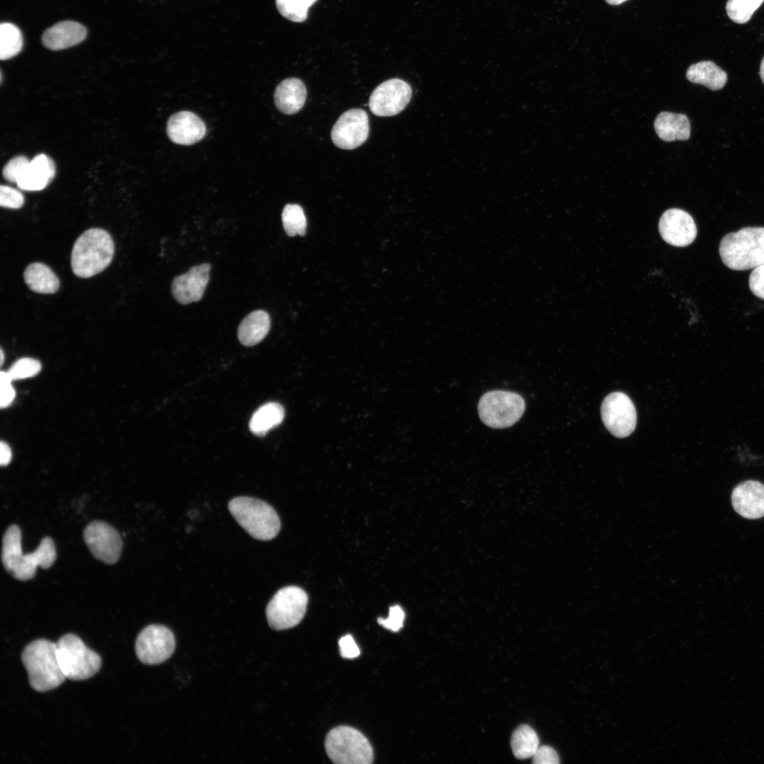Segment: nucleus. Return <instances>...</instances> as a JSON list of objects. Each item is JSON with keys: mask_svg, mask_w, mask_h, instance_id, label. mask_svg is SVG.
<instances>
[{"mask_svg": "<svg viewBox=\"0 0 764 764\" xmlns=\"http://www.w3.org/2000/svg\"><path fill=\"white\" fill-rule=\"evenodd\" d=\"M56 560L53 540L49 537L42 539L32 552L24 554L21 550V533L16 525L10 526L2 540L1 562L5 569L15 579L26 581L35 575L36 568L47 569Z\"/></svg>", "mask_w": 764, "mask_h": 764, "instance_id": "obj_1", "label": "nucleus"}, {"mask_svg": "<svg viewBox=\"0 0 764 764\" xmlns=\"http://www.w3.org/2000/svg\"><path fill=\"white\" fill-rule=\"evenodd\" d=\"M114 252V242L108 232L98 228L88 229L74 244L71 255L72 271L79 277H91L108 267Z\"/></svg>", "mask_w": 764, "mask_h": 764, "instance_id": "obj_2", "label": "nucleus"}, {"mask_svg": "<svg viewBox=\"0 0 764 764\" xmlns=\"http://www.w3.org/2000/svg\"><path fill=\"white\" fill-rule=\"evenodd\" d=\"M22 663L31 688L46 692L60 685L66 677L60 667L56 643L45 639L33 641L23 649Z\"/></svg>", "mask_w": 764, "mask_h": 764, "instance_id": "obj_3", "label": "nucleus"}, {"mask_svg": "<svg viewBox=\"0 0 764 764\" xmlns=\"http://www.w3.org/2000/svg\"><path fill=\"white\" fill-rule=\"evenodd\" d=\"M719 253L731 270H746L764 264V227H744L725 235Z\"/></svg>", "mask_w": 764, "mask_h": 764, "instance_id": "obj_4", "label": "nucleus"}, {"mask_svg": "<svg viewBox=\"0 0 764 764\" xmlns=\"http://www.w3.org/2000/svg\"><path fill=\"white\" fill-rule=\"evenodd\" d=\"M228 509L238 523L253 538L260 540L273 539L280 530V520L267 503L248 497L231 499Z\"/></svg>", "mask_w": 764, "mask_h": 764, "instance_id": "obj_5", "label": "nucleus"}, {"mask_svg": "<svg viewBox=\"0 0 764 764\" xmlns=\"http://www.w3.org/2000/svg\"><path fill=\"white\" fill-rule=\"evenodd\" d=\"M56 646L57 659L66 678L83 681L92 677L100 670V656L88 648L76 635H63Z\"/></svg>", "mask_w": 764, "mask_h": 764, "instance_id": "obj_6", "label": "nucleus"}, {"mask_svg": "<svg viewBox=\"0 0 764 764\" xmlns=\"http://www.w3.org/2000/svg\"><path fill=\"white\" fill-rule=\"evenodd\" d=\"M328 756L337 764H370L374 751L369 740L358 730L347 726L332 729L327 735Z\"/></svg>", "mask_w": 764, "mask_h": 764, "instance_id": "obj_7", "label": "nucleus"}, {"mask_svg": "<svg viewBox=\"0 0 764 764\" xmlns=\"http://www.w3.org/2000/svg\"><path fill=\"white\" fill-rule=\"evenodd\" d=\"M478 409L483 423L492 428L502 429L513 425L521 418L525 410V402L516 393L492 390L482 396Z\"/></svg>", "mask_w": 764, "mask_h": 764, "instance_id": "obj_8", "label": "nucleus"}, {"mask_svg": "<svg viewBox=\"0 0 764 764\" xmlns=\"http://www.w3.org/2000/svg\"><path fill=\"white\" fill-rule=\"evenodd\" d=\"M308 596L300 587L288 586L279 589L272 598L266 608V617L270 627L282 630L297 625L304 617Z\"/></svg>", "mask_w": 764, "mask_h": 764, "instance_id": "obj_9", "label": "nucleus"}, {"mask_svg": "<svg viewBox=\"0 0 764 764\" xmlns=\"http://www.w3.org/2000/svg\"><path fill=\"white\" fill-rule=\"evenodd\" d=\"M175 647L170 630L161 625H150L138 635L135 652L138 659L147 665L161 664L169 659Z\"/></svg>", "mask_w": 764, "mask_h": 764, "instance_id": "obj_10", "label": "nucleus"}, {"mask_svg": "<svg viewBox=\"0 0 764 764\" xmlns=\"http://www.w3.org/2000/svg\"><path fill=\"white\" fill-rule=\"evenodd\" d=\"M603 422L615 436L625 438L631 434L637 424L633 403L624 393L613 392L603 400L601 407Z\"/></svg>", "mask_w": 764, "mask_h": 764, "instance_id": "obj_11", "label": "nucleus"}, {"mask_svg": "<svg viewBox=\"0 0 764 764\" xmlns=\"http://www.w3.org/2000/svg\"><path fill=\"white\" fill-rule=\"evenodd\" d=\"M411 97L412 88L407 82L400 79H388L371 93L369 109L377 116H393L405 109Z\"/></svg>", "mask_w": 764, "mask_h": 764, "instance_id": "obj_12", "label": "nucleus"}, {"mask_svg": "<svg viewBox=\"0 0 764 764\" xmlns=\"http://www.w3.org/2000/svg\"><path fill=\"white\" fill-rule=\"evenodd\" d=\"M84 541L93 555L106 564H114L120 558L122 541L113 527L103 521L90 523L83 532Z\"/></svg>", "mask_w": 764, "mask_h": 764, "instance_id": "obj_13", "label": "nucleus"}, {"mask_svg": "<svg viewBox=\"0 0 764 764\" xmlns=\"http://www.w3.org/2000/svg\"><path fill=\"white\" fill-rule=\"evenodd\" d=\"M369 133V117L360 108L350 109L342 113L331 131L333 144L342 149H354L361 145Z\"/></svg>", "mask_w": 764, "mask_h": 764, "instance_id": "obj_14", "label": "nucleus"}, {"mask_svg": "<svg viewBox=\"0 0 764 764\" xmlns=\"http://www.w3.org/2000/svg\"><path fill=\"white\" fill-rule=\"evenodd\" d=\"M659 230L666 243L676 247L690 245L697 236V228L693 217L680 209L665 211L659 219Z\"/></svg>", "mask_w": 764, "mask_h": 764, "instance_id": "obj_15", "label": "nucleus"}, {"mask_svg": "<svg viewBox=\"0 0 764 764\" xmlns=\"http://www.w3.org/2000/svg\"><path fill=\"white\" fill-rule=\"evenodd\" d=\"M210 269L209 263H202L175 277L171 284L174 299L183 305L199 301L209 282Z\"/></svg>", "mask_w": 764, "mask_h": 764, "instance_id": "obj_16", "label": "nucleus"}, {"mask_svg": "<svg viewBox=\"0 0 764 764\" xmlns=\"http://www.w3.org/2000/svg\"><path fill=\"white\" fill-rule=\"evenodd\" d=\"M169 139L181 145H191L203 139L206 134L204 122L195 113L181 111L172 115L167 122Z\"/></svg>", "mask_w": 764, "mask_h": 764, "instance_id": "obj_17", "label": "nucleus"}, {"mask_svg": "<svg viewBox=\"0 0 764 764\" xmlns=\"http://www.w3.org/2000/svg\"><path fill=\"white\" fill-rule=\"evenodd\" d=\"M732 505L742 516L755 519L764 516V485L748 480L738 485L731 494Z\"/></svg>", "mask_w": 764, "mask_h": 764, "instance_id": "obj_18", "label": "nucleus"}, {"mask_svg": "<svg viewBox=\"0 0 764 764\" xmlns=\"http://www.w3.org/2000/svg\"><path fill=\"white\" fill-rule=\"evenodd\" d=\"M86 28L81 23L64 21L55 23L42 34L43 45L51 50L66 49L79 44L86 37Z\"/></svg>", "mask_w": 764, "mask_h": 764, "instance_id": "obj_19", "label": "nucleus"}, {"mask_svg": "<svg viewBox=\"0 0 764 764\" xmlns=\"http://www.w3.org/2000/svg\"><path fill=\"white\" fill-rule=\"evenodd\" d=\"M55 172L52 159L44 154H38L30 161L16 184L23 190H41L52 181Z\"/></svg>", "mask_w": 764, "mask_h": 764, "instance_id": "obj_20", "label": "nucleus"}, {"mask_svg": "<svg viewBox=\"0 0 764 764\" xmlns=\"http://www.w3.org/2000/svg\"><path fill=\"white\" fill-rule=\"evenodd\" d=\"M306 99V88L303 82L296 78L282 81L276 88L274 100L277 109L286 115L299 112Z\"/></svg>", "mask_w": 764, "mask_h": 764, "instance_id": "obj_21", "label": "nucleus"}, {"mask_svg": "<svg viewBox=\"0 0 764 764\" xmlns=\"http://www.w3.org/2000/svg\"><path fill=\"white\" fill-rule=\"evenodd\" d=\"M654 126L656 134L663 141L687 140L690 138V121L685 115L660 112L654 120Z\"/></svg>", "mask_w": 764, "mask_h": 764, "instance_id": "obj_22", "label": "nucleus"}, {"mask_svg": "<svg viewBox=\"0 0 764 764\" xmlns=\"http://www.w3.org/2000/svg\"><path fill=\"white\" fill-rule=\"evenodd\" d=\"M270 325V315L265 311H254L240 323L238 328V340L245 346L255 345L267 335Z\"/></svg>", "mask_w": 764, "mask_h": 764, "instance_id": "obj_23", "label": "nucleus"}, {"mask_svg": "<svg viewBox=\"0 0 764 764\" xmlns=\"http://www.w3.org/2000/svg\"><path fill=\"white\" fill-rule=\"evenodd\" d=\"M23 279L29 289L38 294H54L59 288V280L45 264L33 262L26 267Z\"/></svg>", "mask_w": 764, "mask_h": 764, "instance_id": "obj_24", "label": "nucleus"}, {"mask_svg": "<svg viewBox=\"0 0 764 764\" xmlns=\"http://www.w3.org/2000/svg\"><path fill=\"white\" fill-rule=\"evenodd\" d=\"M686 78L692 83L702 84L710 90L722 89L727 81V74L712 61H702L689 66Z\"/></svg>", "mask_w": 764, "mask_h": 764, "instance_id": "obj_25", "label": "nucleus"}, {"mask_svg": "<svg viewBox=\"0 0 764 764\" xmlns=\"http://www.w3.org/2000/svg\"><path fill=\"white\" fill-rule=\"evenodd\" d=\"M284 417V410L280 404L268 403L254 412L249 422V428L254 434L262 436L278 426Z\"/></svg>", "mask_w": 764, "mask_h": 764, "instance_id": "obj_26", "label": "nucleus"}, {"mask_svg": "<svg viewBox=\"0 0 764 764\" xmlns=\"http://www.w3.org/2000/svg\"><path fill=\"white\" fill-rule=\"evenodd\" d=\"M511 746L514 755L519 759L533 757L539 747V739L536 731L528 725L519 726L513 732Z\"/></svg>", "mask_w": 764, "mask_h": 764, "instance_id": "obj_27", "label": "nucleus"}, {"mask_svg": "<svg viewBox=\"0 0 764 764\" xmlns=\"http://www.w3.org/2000/svg\"><path fill=\"white\" fill-rule=\"evenodd\" d=\"M23 37L20 29L13 23L0 25V59L6 60L17 55L22 50Z\"/></svg>", "mask_w": 764, "mask_h": 764, "instance_id": "obj_28", "label": "nucleus"}, {"mask_svg": "<svg viewBox=\"0 0 764 764\" xmlns=\"http://www.w3.org/2000/svg\"><path fill=\"white\" fill-rule=\"evenodd\" d=\"M284 229L289 236H303L306 230V218L302 207L296 204L285 205L282 214Z\"/></svg>", "mask_w": 764, "mask_h": 764, "instance_id": "obj_29", "label": "nucleus"}, {"mask_svg": "<svg viewBox=\"0 0 764 764\" xmlns=\"http://www.w3.org/2000/svg\"><path fill=\"white\" fill-rule=\"evenodd\" d=\"M764 0H728L726 11L731 21L737 23H747Z\"/></svg>", "mask_w": 764, "mask_h": 764, "instance_id": "obj_30", "label": "nucleus"}, {"mask_svg": "<svg viewBox=\"0 0 764 764\" xmlns=\"http://www.w3.org/2000/svg\"><path fill=\"white\" fill-rule=\"evenodd\" d=\"M277 8L284 18L301 23L307 18L308 10L317 0H275Z\"/></svg>", "mask_w": 764, "mask_h": 764, "instance_id": "obj_31", "label": "nucleus"}, {"mask_svg": "<svg viewBox=\"0 0 764 764\" xmlns=\"http://www.w3.org/2000/svg\"><path fill=\"white\" fill-rule=\"evenodd\" d=\"M40 370L41 364L38 360L24 357L16 361L6 373L13 381L33 377L37 374Z\"/></svg>", "mask_w": 764, "mask_h": 764, "instance_id": "obj_32", "label": "nucleus"}, {"mask_svg": "<svg viewBox=\"0 0 764 764\" xmlns=\"http://www.w3.org/2000/svg\"><path fill=\"white\" fill-rule=\"evenodd\" d=\"M29 163L30 161L25 156L21 155L12 158L3 168L4 178L9 182L16 183Z\"/></svg>", "mask_w": 764, "mask_h": 764, "instance_id": "obj_33", "label": "nucleus"}, {"mask_svg": "<svg viewBox=\"0 0 764 764\" xmlns=\"http://www.w3.org/2000/svg\"><path fill=\"white\" fill-rule=\"evenodd\" d=\"M24 204V197L18 190L7 185L0 187V205L10 209H19Z\"/></svg>", "mask_w": 764, "mask_h": 764, "instance_id": "obj_34", "label": "nucleus"}, {"mask_svg": "<svg viewBox=\"0 0 764 764\" xmlns=\"http://www.w3.org/2000/svg\"><path fill=\"white\" fill-rule=\"evenodd\" d=\"M404 619V610L400 606L395 605L390 607L387 618H378L377 621L385 628L392 632H398L403 627Z\"/></svg>", "mask_w": 764, "mask_h": 764, "instance_id": "obj_35", "label": "nucleus"}, {"mask_svg": "<svg viewBox=\"0 0 764 764\" xmlns=\"http://www.w3.org/2000/svg\"><path fill=\"white\" fill-rule=\"evenodd\" d=\"M749 288L757 297L764 299V264L753 269L748 279Z\"/></svg>", "mask_w": 764, "mask_h": 764, "instance_id": "obj_36", "label": "nucleus"}, {"mask_svg": "<svg viewBox=\"0 0 764 764\" xmlns=\"http://www.w3.org/2000/svg\"><path fill=\"white\" fill-rule=\"evenodd\" d=\"M12 380L6 372L1 371L0 374L1 398L0 406L1 408L11 405L15 398V390L11 386Z\"/></svg>", "mask_w": 764, "mask_h": 764, "instance_id": "obj_37", "label": "nucleus"}, {"mask_svg": "<svg viewBox=\"0 0 764 764\" xmlns=\"http://www.w3.org/2000/svg\"><path fill=\"white\" fill-rule=\"evenodd\" d=\"M533 763L536 764H557L560 763L557 752L548 746L538 747L533 756Z\"/></svg>", "mask_w": 764, "mask_h": 764, "instance_id": "obj_38", "label": "nucleus"}, {"mask_svg": "<svg viewBox=\"0 0 764 764\" xmlns=\"http://www.w3.org/2000/svg\"><path fill=\"white\" fill-rule=\"evenodd\" d=\"M340 654L345 659H354L360 654V650L350 635H347L339 640Z\"/></svg>", "mask_w": 764, "mask_h": 764, "instance_id": "obj_39", "label": "nucleus"}, {"mask_svg": "<svg viewBox=\"0 0 764 764\" xmlns=\"http://www.w3.org/2000/svg\"><path fill=\"white\" fill-rule=\"evenodd\" d=\"M12 453L9 446L4 441L0 444V464L1 466L7 465L11 460Z\"/></svg>", "mask_w": 764, "mask_h": 764, "instance_id": "obj_40", "label": "nucleus"}, {"mask_svg": "<svg viewBox=\"0 0 764 764\" xmlns=\"http://www.w3.org/2000/svg\"><path fill=\"white\" fill-rule=\"evenodd\" d=\"M759 74H760V79H761L763 83H764V57H763V59L761 61V63H760Z\"/></svg>", "mask_w": 764, "mask_h": 764, "instance_id": "obj_41", "label": "nucleus"}, {"mask_svg": "<svg viewBox=\"0 0 764 764\" xmlns=\"http://www.w3.org/2000/svg\"><path fill=\"white\" fill-rule=\"evenodd\" d=\"M627 0H606V1L611 5H619Z\"/></svg>", "mask_w": 764, "mask_h": 764, "instance_id": "obj_42", "label": "nucleus"}, {"mask_svg": "<svg viewBox=\"0 0 764 764\" xmlns=\"http://www.w3.org/2000/svg\"><path fill=\"white\" fill-rule=\"evenodd\" d=\"M3 359H4V353H3V350L1 349V364L3 363Z\"/></svg>", "mask_w": 764, "mask_h": 764, "instance_id": "obj_43", "label": "nucleus"}]
</instances>
